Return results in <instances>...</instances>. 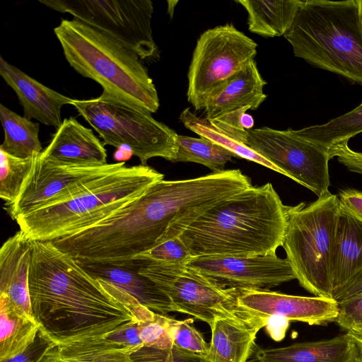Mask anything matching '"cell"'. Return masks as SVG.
Wrapping results in <instances>:
<instances>
[{
    "instance_id": "cell-1",
    "label": "cell",
    "mask_w": 362,
    "mask_h": 362,
    "mask_svg": "<svg viewBox=\"0 0 362 362\" xmlns=\"http://www.w3.org/2000/svg\"><path fill=\"white\" fill-rule=\"evenodd\" d=\"M28 282L38 332L53 346L103 337L155 316L124 290L93 277L51 241H33Z\"/></svg>"
},
{
    "instance_id": "cell-2",
    "label": "cell",
    "mask_w": 362,
    "mask_h": 362,
    "mask_svg": "<svg viewBox=\"0 0 362 362\" xmlns=\"http://www.w3.org/2000/svg\"><path fill=\"white\" fill-rule=\"evenodd\" d=\"M289 206L270 182L250 187L211 207L179 235L193 257L276 255Z\"/></svg>"
},
{
    "instance_id": "cell-3",
    "label": "cell",
    "mask_w": 362,
    "mask_h": 362,
    "mask_svg": "<svg viewBox=\"0 0 362 362\" xmlns=\"http://www.w3.org/2000/svg\"><path fill=\"white\" fill-rule=\"evenodd\" d=\"M54 32L66 60L78 74L129 105L152 113L158 110L156 86L132 49L75 18L62 19Z\"/></svg>"
},
{
    "instance_id": "cell-4",
    "label": "cell",
    "mask_w": 362,
    "mask_h": 362,
    "mask_svg": "<svg viewBox=\"0 0 362 362\" xmlns=\"http://www.w3.org/2000/svg\"><path fill=\"white\" fill-rule=\"evenodd\" d=\"M161 180L163 175L147 165H124L88 182L71 197L15 221L30 240L52 241L98 223Z\"/></svg>"
},
{
    "instance_id": "cell-5",
    "label": "cell",
    "mask_w": 362,
    "mask_h": 362,
    "mask_svg": "<svg viewBox=\"0 0 362 362\" xmlns=\"http://www.w3.org/2000/svg\"><path fill=\"white\" fill-rule=\"evenodd\" d=\"M284 37L295 57L362 86V35L356 0H301Z\"/></svg>"
},
{
    "instance_id": "cell-6",
    "label": "cell",
    "mask_w": 362,
    "mask_h": 362,
    "mask_svg": "<svg viewBox=\"0 0 362 362\" xmlns=\"http://www.w3.org/2000/svg\"><path fill=\"white\" fill-rule=\"evenodd\" d=\"M340 203L331 193L289 206L284 247L296 279L316 297L333 299L335 238Z\"/></svg>"
},
{
    "instance_id": "cell-7",
    "label": "cell",
    "mask_w": 362,
    "mask_h": 362,
    "mask_svg": "<svg viewBox=\"0 0 362 362\" xmlns=\"http://www.w3.org/2000/svg\"><path fill=\"white\" fill-rule=\"evenodd\" d=\"M71 105L98 132L104 145L130 148L143 165L155 157L175 162L178 134L154 119L149 110L103 91L96 98L74 99Z\"/></svg>"
},
{
    "instance_id": "cell-8",
    "label": "cell",
    "mask_w": 362,
    "mask_h": 362,
    "mask_svg": "<svg viewBox=\"0 0 362 362\" xmlns=\"http://www.w3.org/2000/svg\"><path fill=\"white\" fill-rule=\"evenodd\" d=\"M257 44L233 24L204 31L193 52L187 74V100L204 109L209 95L243 71L257 54Z\"/></svg>"
},
{
    "instance_id": "cell-9",
    "label": "cell",
    "mask_w": 362,
    "mask_h": 362,
    "mask_svg": "<svg viewBox=\"0 0 362 362\" xmlns=\"http://www.w3.org/2000/svg\"><path fill=\"white\" fill-rule=\"evenodd\" d=\"M139 272L168 296L175 312L189 315L209 326L216 319L253 315L238 305V291L219 287L185 264L148 262Z\"/></svg>"
},
{
    "instance_id": "cell-10",
    "label": "cell",
    "mask_w": 362,
    "mask_h": 362,
    "mask_svg": "<svg viewBox=\"0 0 362 362\" xmlns=\"http://www.w3.org/2000/svg\"><path fill=\"white\" fill-rule=\"evenodd\" d=\"M60 13L80 21L132 49L141 59L155 56L151 0H39Z\"/></svg>"
},
{
    "instance_id": "cell-11",
    "label": "cell",
    "mask_w": 362,
    "mask_h": 362,
    "mask_svg": "<svg viewBox=\"0 0 362 362\" xmlns=\"http://www.w3.org/2000/svg\"><path fill=\"white\" fill-rule=\"evenodd\" d=\"M235 140L271 162L282 175L311 190L317 198L330 193L328 151L296 135L293 129H252L239 133Z\"/></svg>"
},
{
    "instance_id": "cell-12",
    "label": "cell",
    "mask_w": 362,
    "mask_h": 362,
    "mask_svg": "<svg viewBox=\"0 0 362 362\" xmlns=\"http://www.w3.org/2000/svg\"><path fill=\"white\" fill-rule=\"evenodd\" d=\"M40 153L36 156L31 173L17 199L5 208L13 220L37 208L68 198L88 182L125 165V162L62 164L43 160Z\"/></svg>"
},
{
    "instance_id": "cell-13",
    "label": "cell",
    "mask_w": 362,
    "mask_h": 362,
    "mask_svg": "<svg viewBox=\"0 0 362 362\" xmlns=\"http://www.w3.org/2000/svg\"><path fill=\"white\" fill-rule=\"evenodd\" d=\"M187 265L219 287L236 291L269 290L296 279L286 258L276 255L202 256Z\"/></svg>"
},
{
    "instance_id": "cell-14",
    "label": "cell",
    "mask_w": 362,
    "mask_h": 362,
    "mask_svg": "<svg viewBox=\"0 0 362 362\" xmlns=\"http://www.w3.org/2000/svg\"><path fill=\"white\" fill-rule=\"evenodd\" d=\"M238 291V305L263 317L279 316L289 321L324 325L335 322L338 315V304L332 298L292 296L269 290Z\"/></svg>"
},
{
    "instance_id": "cell-15",
    "label": "cell",
    "mask_w": 362,
    "mask_h": 362,
    "mask_svg": "<svg viewBox=\"0 0 362 362\" xmlns=\"http://www.w3.org/2000/svg\"><path fill=\"white\" fill-rule=\"evenodd\" d=\"M0 75L16 94L25 118L58 129L62 123V108L71 105L74 99L54 90L0 56Z\"/></svg>"
},
{
    "instance_id": "cell-16",
    "label": "cell",
    "mask_w": 362,
    "mask_h": 362,
    "mask_svg": "<svg viewBox=\"0 0 362 362\" xmlns=\"http://www.w3.org/2000/svg\"><path fill=\"white\" fill-rule=\"evenodd\" d=\"M78 264L93 277L109 282L134 297L151 310L166 315L175 312L168 296L147 276L139 273L142 262L129 259L117 264Z\"/></svg>"
},
{
    "instance_id": "cell-17",
    "label": "cell",
    "mask_w": 362,
    "mask_h": 362,
    "mask_svg": "<svg viewBox=\"0 0 362 362\" xmlns=\"http://www.w3.org/2000/svg\"><path fill=\"white\" fill-rule=\"evenodd\" d=\"M42 159L62 164L104 165L107 152L104 144L75 118L63 119L61 126L40 153Z\"/></svg>"
},
{
    "instance_id": "cell-18",
    "label": "cell",
    "mask_w": 362,
    "mask_h": 362,
    "mask_svg": "<svg viewBox=\"0 0 362 362\" xmlns=\"http://www.w3.org/2000/svg\"><path fill=\"white\" fill-rule=\"evenodd\" d=\"M267 317L252 315L245 317L216 319L210 326L211 336L209 362H247L257 332L268 322Z\"/></svg>"
},
{
    "instance_id": "cell-19",
    "label": "cell",
    "mask_w": 362,
    "mask_h": 362,
    "mask_svg": "<svg viewBox=\"0 0 362 362\" xmlns=\"http://www.w3.org/2000/svg\"><path fill=\"white\" fill-rule=\"evenodd\" d=\"M32 252L33 240L20 230L4 242L0 250V294L34 319L28 282Z\"/></svg>"
},
{
    "instance_id": "cell-20",
    "label": "cell",
    "mask_w": 362,
    "mask_h": 362,
    "mask_svg": "<svg viewBox=\"0 0 362 362\" xmlns=\"http://www.w3.org/2000/svg\"><path fill=\"white\" fill-rule=\"evenodd\" d=\"M247 362H357L359 353L346 333L331 339L271 349L255 344Z\"/></svg>"
},
{
    "instance_id": "cell-21",
    "label": "cell",
    "mask_w": 362,
    "mask_h": 362,
    "mask_svg": "<svg viewBox=\"0 0 362 362\" xmlns=\"http://www.w3.org/2000/svg\"><path fill=\"white\" fill-rule=\"evenodd\" d=\"M266 84L252 60L209 95L204 107L206 119L211 122L243 108L257 109L267 97L264 92Z\"/></svg>"
},
{
    "instance_id": "cell-22",
    "label": "cell",
    "mask_w": 362,
    "mask_h": 362,
    "mask_svg": "<svg viewBox=\"0 0 362 362\" xmlns=\"http://www.w3.org/2000/svg\"><path fill=\"white\" fill-rule=\"evenodd\" d=\"M361 274L362 221L340 204L335 238L333 298Z\"/></svg>"
},
{
    "instance_id": "cell-23",
    "label": "cell",
    "mask_w": 362,
    "mask_h": 362,
    "mask_svg": "<svg viewBox=\"0 0 362 362\" xmlns=\"http://www.w3.org/2000/svg\"><path fill=\"white\" fill-rule=\"evenodd\" d=\"M248 13L250 32L267 37L284 36L295 20L301 0H236Z\"/></svg>"
},
{
    "instance_id": "cell-24",
    "label": "cell",
    "mask_w": 362,
    "mask_h": 362,
    "mask_svg": "<svg viewBox=\"0 0 362 362\" xmlns=\"http://www.w3.org/2000/svg\"><path fill=\"white\" fill-rule=\"evenodd\" d=\"M0 359L25 350L39 331L35 319L13 305L4 294H0Z\"/></svg>"
},
{
    "instance_id": "cell-25",
    "label": "cell",
    "mask_w": 362,
    "mask_h": 362,
    "mask_svg": "<svg viewBox=\"0 0 362 362\" xmlns=\"http://www.w3.org/2000/svg\"><path fill=\"white\" fill-rule=\"evenodd\" d=\"M0 119L4 132L0 150L21 158L42 152L39 123L20 116L3 104L0 105Z\"/></svg>"
},
{
    "instance_id": "cell-26",
    "label": "cell",
    "mask_w": 362,
    "mask_h": 362,
    "mask_svg": "<svg viewBox=\"0 0 362 362\" xmlns=\"http://www.w3.org/2000/svg\"><path fill=\"white\" fill-rule=\"evenodd\" d=\"M141 322L133 324L124 329L103 337L81 340L61 346L52 345L47 350L64 356L110 351L131 354L144 346L139 337Z\"/></svg>"
},
{
    "instance_id": "cell-27",
    "label": "cell",
    "mask_w": 362,
    "mask_h": 362,
    "mask_svg": "<svg viewBox=\"0 0 362 362\" xmlns=\"http://www.w3.org/2000/svg\"><path fill=\"white\" fill-rule=\"evenodd\" d=\"M294 132L328 151L332 146L348 142L351 137L362 132V103L325 124L310 126L294 130Z\"/></svg>"
},
{
    "instance_id": "cell-28",
    "label": "cell",
    "mask_w": 362,
    "mask_h": 362,
    "mask_svg": "<svg viewBox=\"0 0 362 362\" xmlns=\"http://www.w3.org/2000/svg\"><path fill=\"white\" fill-rule=\"evenodd\" d=\"M185 127L223 146L232 152L235 157L242 158L267 167L276 173L282 172L271 162L247 147L244 144L231 138L224 132L214 127L206 118H201L193 113L189 108L184 110L179 117Z\"/></svg>"
},
{
    "instance_id": "cell-29",
    "label": "cell",
    "mask_w": 362,
    "mask_h": 362,
    "mask_svg": "<svg viewBox=\"0 0 362 362\" xmlns=\"http://www.w3.org/2000/svg\"><path fill=\"white\" fill-rule=\"evenodd\" d=\"M233 157L235 156L232 152L206 138L178 135L175 162L199 163L218 173Z\"/></svg>"
},
{
    "instance_id": "cell-30",
    "label": "cell",
    "mask_w": 362,
    "mask_h": 362,
    "mask_svg": "<svg viewBox=\"0 0 362 362\" xmlns=\"http://www.w3.org/2000/svg\"><path fill=\"white\" fill-rule=\"evenodd\" d=\"M37 154L21 158L0 150V197L5 202L6 207L17 199Z\"/></svg>"
},
{
    "instance_id": "cell-31",
    "label": "cell",
    "mask_w": 362,
    "mask_h": 362,
    "mask_svg": "<svg viewBox=\"0 0 362 362\" xmlns=\"http://www.w3.org/2000/svg\"><path fill=\"white\" fill-rule=\"evenodd\" d=\"M191 318L177 320L170 317V332L173 346L181 350L206 356L209 344L205 341L202 334L197 330Z\"/></svg>"
},
{
    "instance_id": "cell-32",
    "label": "cell",
    "mask_w": 362,
    "mask_h": 362,
    "mask_svg": "<svg viewBox=\"0 0 362 362\" xmlns=\"http://www.w3.org/2000/svg\"><path fill=\"white\" fill-rule=\"evenodd\" d=\"M132 258L145 263L159 262L165 264H187L193 257L179 236L156 244L150 250Z\"/></svg>"
},
{
    "instance_id": "cell-33",
    "label": "cell",
    "mask_w": 362,
    "mask_h": 362,
    "mask_svg": "<svg viewBox=\"0 0 362 362\" xmlns=\"http://www.w3.org/2000/svg\"><path fill=\"white\" fill-rule=\"evenodd\" d=\"M170 320L165 315L156 313L153 320L141 322L139 337L144 346L161 350L173 347Z\"/></svg>"
},
{
    "instance_id": "cell-34",
    "label": "cell",
    "mask_w": 362,
    "mask_h": 362,
    "mask_svg": "<svg viewBox=\"0 0 362 362\" xmlns=\"http://www.w3.org/2000/svg\"><path fill=\"white\" fill-rule=\"evenodd\" d=\"M134 362H209L205 356L185 351L173 346L161 350L143 346L130 354Z\"/></svg>"
},
{
    "instance_id": "cell-35",
    "label": "cell",
    "mask_w": 362,
    "mask_h": 362,
    "mask_svg": "<svg viewBox=\"0 0 362 362\" xmlns=\"http://www.w3.org/2000/svg\"><path fill=\"white\" fill-rule=\"evenodd\" d=\"M39 362H134L130 354L120 351L60 356L47 350Z\"/></svg>"
},
{
    "instance_id": "cell-36",
    "label": "cell",
    "mask_w": 362,
    "mask_h": 362,
    "mask_svg": "<svg viewBox=\"0 0 362 362\" xmlns=\"http://www.w3.org/2000/svg\"><path fill=\"white\" fill-rule=\"evenodd\" d=\"M337 304L338 315L335 322L341 328L348 332L362 327V296Z\"/></svg>"
},
{
    "instance_id": "cell-37",
    "label": "cell",
    "mask_w": 362,
    "mask_h": 362,
    "mask_svg": "<svg viewBox=\"0 0 362 362\" xmlns=\"http://www.w3.org/2000/svg\"><path fill=\"white\" fill-rule=\"evenodd\" d=\"M328 153L331 158L336 157L350 171L362 175V152L351 149L348 142L332 146L328 150Z\"/></svg>"
},
{
    "instance_id": "cell-38",
    "label": "cell",
    "mask_w": 362,
    "mask_h": 362,
    "mask_svg": "<svg viewBox=\"0 0 362 362\" xmlns=\"http://www.w3.org/2000/svg\"><path fill=\"white\" fill-rule=\"evenodd\" d=\"M52 344L42 337L39 332L34 341L23 351L0 362H39Z\"/></svg>"
},
{
    "instance_id": "cell-39",
    "label": "cell",
    "mask_w": 362,
    "mask_h": 362,
    "mask_svg": "<svg viewBox=\"0 0 362 362\" xmlns=\"http://www.w3.org/2000/svg\"><path fill=\"white\" fill-rule=\"evenodd\" d=\"M340 204L362 221V192L355 189H344L339 192Z\"/></svg>"
},
{
    "instance_id": "cell-40",
    "label": "cell",
    "mask_w": 362,
    "mask_h": 362,
    "mask_svg": "<svg viewBox=\"0 0 362 362\" xmlns=\"http://www.w3.org/2000/svg\"><path fill=\"white\" fill-rule=\"evenodd\" d=\"M289 325V320L279 316L269 317L266 329L270 337L275 341H281L285 336Z\"/></svg>"
},
{
    "instance_id": "cell-41",
    "label": "cell",
    "mask_w": 362,
    "mask_h": 362,
    "mask_svg": "<svg viewBox=\"0 0 362 362\" xmlns=\"http://www.w3.org/2000/svg\"><path fill=\"white\" fill-rule=\"evenodd\" d=\"M362 296V274L345 289L337 294L333 299L337 303Z\"/></svg>"
},
{
    "instance_id": "cell-42",
    "label": "cell",
    "mask_w": 362,
    "mask_h": 362,
    "mask_svg": "<svg viewBox=\"0 0 362 362\" xmlns=\"http://www.w3.org/2000/svg\"><path fill=\"white\" fill-rule=\"evenodd\" d=\"M346 333L353 339L357 346L359 358L362 362V327L354 330L348 331Z\"/></svg>"
},
{
    "instance_id": "cell-43",
    "label": "cell",
    "mask_w": 362,
    "mask_h": 362,
    "mask_svg": "<svg viewBox=\"0 0 362 362\" xmlns=\"http://www.w3.org/2000/svg\"><path fill=\"white\" fill-rule=\"evenodd\" d=\"M134 155L132 150L127 147L122 146L117 149L114 153V158L117 161L125 162Z\"/></svg>"
},
{
    "instance_id": "cell-44",
    "label": "cell",
    "mask_w": 362,
    "mask_h": 362,
    "mask_svg": "<svg viewBox=\"0 0 362 362\" xmlns=\"http://www.w3.org/2000/svg\"><path fill=\"white\" fill-rule=\"evenodd\" d=\"M240 124L244 129H252L254 125V119L252 116L245 112L242 115L240 118Z\"/></svg>"
},
{
    "instance_id": "cell-45",
    "label": "cell",
    "mask_w": 362,
    "mask_h": 362,
    "mask_svg": "<svg viewBox=\"0 0 362 362\" xmlns=\"http://www.w3.org/2000/svg\"><path fill=\"white\" fill-rule=\"evenodd\" d=\"M357 6L358 26L362 35V0H356Z\"/></svg>"
},
{
    "instance_id": "cell-46",
    "label": "cell",
    "mask_w": 362,
    "mask_h": 362,
    "mask_svg": "<svg viewBox=\"0 0 362 362\" xmlns=\"http://www.w3.org/2000/svg\"><path fill=\"white\" fill-rule=\"evenodd\" d=\"M357 362H361V361L359 359Z\"/></svg>"
}]
</instances>
